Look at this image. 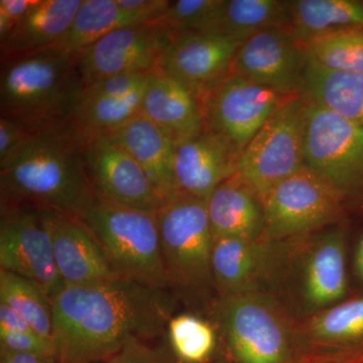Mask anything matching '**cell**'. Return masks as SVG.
Masks as SVG:
<instances>
[{
	"instance_id": "obj_1",
	"label": "cell",
	"mask_w": 363,
	"mask_h": 363,
	"mask_svg": "<svg viewBox=\"0 0 363 363\" xmlns=\"http://www.w3.org/2000/svg\"><path fill=\"white\" fill-rule=\"evenodd\" d=\"M166 291L118 278L66 285L52 300V347L59 363L108 362L131 338L150 341L168 328Z\"/></svg>"
},
{
	"instance_id": "obj_2",
	"label": "cell",
	"mask_w": 363,
	"mask_h": 363,
	"mask_svg": "<svg viewBox=\"0 0 363 363\" xmlns=\"http://www.w3.org/2000/svg\"><path fill=\"white\" fill-rule=\"evenodd\" d=\"M2 200L30 202L82 220L97 197L83 157V135L72 123L30 133L20 149L0 164Z\"/></svg>"
},
{
	"instance_id": "obj_3",
	"label": "cell",
	"mask_w": 363,
	"mask_h": 363,
	"mask_svg": "<svg viewBox=\"0 0 363 363\" xmlns=\"http://www.w3.org/2000/svg\"><path fill=\"white\" fill-rule=\"evenodd\" d=\"M84 83L78 55L52 47L1 62L0 116L16 119L32 131L69 123Z\"/></svg>"
},
{
	"instance_id": "obj_4",
	"label": "cell",
	"mask_w": 363,
	"mask_h": 363,
	"mask_svg": "<svg viewBox=\"0 0 363 363\" xmlns=\"http://www.w3.org/2000/svg\"><path fill=\"white\" fill-rule=\"evenodd\" d=\"M213 315L233 363H302L297 325L271 296L219 297Z\"/></svg>"
},
{
	"instance_id": "obj_5",
	"label": "cell",
	"mask_w": 363,
	"mask_h": 363,
	"mask_svg": "<svg viewBox=\"0 0 363 363\" xmlns=\"http://www.w3.org/2000/svg\"><path fill=\"white\" fill-rule=\"evenodd\" d=\"M82 221L117 276L157 290L169 288L157 212L119 206L97 198Z\"/></svg>"
},
{
	"instance_id": "obj_6",
	"label": "cell",
	"mask_w": 363,
	"mask_h": 363,
	"mask_svg": "<svg viewBox=\"0 0 363 363\" xmlns=\"http://www.w3.org/2000/svg\"><path fill=\"white\" fill-rule=\"evenodd\" d=\"M169 288L190 296L215 288L212 277L214 235L207 201L176 196L157 212Z\"/></svg>"
},
{
	"instance_id": "obj_7",
	"label": "cell",
	"mask_w": 363,
	"mask_h": 363,
	"mask_svg": "<svg viewBox=\"0 0 363 363\" xmlns=\"http://www.w3.org/2000/svg\"><path fill=\"white\" fill-rule=\"evenodd\" d=\"M304 121L305 99L297 95L269 117L240 152L236 174L260 201L304 167Z\"/></svg>"
},
{
	"instance_id": "obj_8",
	"label": "cell",
	"mask_w": 363,
	"mask_h": 363,
	"mask_svg": "<svg viewBox=\"0 0 363 363\" xmlns=\"http://www.w3.org/2000/svg\"><path fill=\"white\" fill-rule=\"evenodd\" d=\"M303 152L306 168L340 194L363 188L362 124L305 99Z\"/></svg>"
},
{
	"instance_id": "obj_9",
	"label": "cell",
	"mask_w": 363,
	"mask_h": 363,
	"mask_svg": "<svg viewBox=\"0 0 363 363\" xmlns=\"http://www.w3.org/2000/svg\"><path fill=\"white\" fill-rule=\"evenodd\" d=\"M343 198L337 190L303 167L262 200V240L276 242L302 240L337 220Z\"/></svg>"
},
{
	"instance_id": "obj_10",
	"label": "cell",
	"mask_w": 363,
	"mask_h": 363,
	"mask_svg": "<svg viewBox=\"0 0 363 363\" xmlns=\"http://www.w3.org/2000/svg\"><path fill=\"white\" fill-rule=\"evenodd\" d=\"M86 172L98 199L157 212L168 203L138 162L109 133H83Z\"/></svg>"
},
{
	"instance_id": "obj_11",
	"label": "cell",
	"mask_w": 363,
	"mask_h": 363,
	"mask_svg": "<svg viewBox=\"0 0 363 363\" xmlns=\"http://www.w3.org/2000/svg\"><path fill=\"white\" fill-rule=\"evenodd\" d=\"M301 95V94H300ZM289 95L238 75H229L202 100L205 128L242 152Z\"/></svg>"
},
{
	"instance_id": "obj_12",
	"label": "cell",
	"mask_w": 363,
	"mask_h": 363,
	"mask_svg": "<svg viewBox=\"0 0 363 363\" xmlns=\"http://www.w3.org/2000/svg\"><path fill=\"white\" fill-rule=\"evenodd\" d=\"M173 38L154 21L113 30L78 55L83 83L123 74L156 73Z\"/></svg>"
},
{
	"instance_id": "obj_13",
	"label": "cell",
	"mask_w": 363,
	"mask_h": 363,
	"mask_svg": "<svg viewBox=\"0 0 363 363\" xmlns=\"http://www.w3.org/2000/svg\"><path fill=\"white\" fill-rule=\"evenodd\" d=\"M0 267L37 284L51 300L66 286L55 262L51 236L38 208L21 210L9 206L2 212Z\"/></svg>"
},
{
	"instance_id": "obj_14",
	"label": "cell",
	"mask_w": 363,
	"mask_h": 363,
	"mask_svg": "<svg viewBox=\"0 0 363 363\" xmlns=\"http://www.w3.org/2000/svg\"><path fill=\"white\" fill-rule=\"evenodd\" d=\"M307 61L304 45L289 30L267 28L240 45L230 75L250 79L285 94L300 95Z\"/></svg>"
},
{
	"instance_id": "obj_15",
	"label": "cell",
	"mask_w": 363,
	"mask_h": 363,
	"mask_svg": "<svg viewBox=\"0 0 363 363\" xmlns=\"http://www.w3.org/2000/svg\"><path fill=\"white\" fill-rule=\"evenodd\" d=\"M240 44L221 33H188L174 35L159 71L185 85L204 99L229 75Z\"/></svg>"
},
{
	"instance_id": "obj_16",
	"label": "cell",
	"mask_w": 363,
	"mask_h": 363,
	"mask_svg": "<svg viewBox=\"0 0 363 363\" xmlns=\"http://www.w3.org/2000/svg\"><path fill=\"white\" fill-rule=\"evenodd\" d=\"M296 240L216 238L212 252V277L220 297L264 293L259 286L285 264L297 247Z\"/></svg>"
},
{
	"instance_id": "obj_17",
	"label": "cell",
	"mask_w": 363,
	"mask_h": 363,
	"mask_svg": "<svg viewBox=\"0 0 363 363\" xmlns=\"http://www.w3.org/2000/svg\"><path fill=\"white\" fill-rule=\"evenodd\" d=\"M38 209L51 236L55 262L65 285H89L118 278L84 222L55 210Z\"/></svg>"
},
{
	"instance_id": "obj_18",
	"label": "cell",
	"mask_w": 363,
	"mask_h": 363,
	"mask_svg": "<svg viewBox=\"0 0 363 363\" xmlns=\"http://www.w3.org/2000/svg\"><path fill=\"white\" fill-rule=\"evenodd\" d=\"M240 152L213 131L176 143L174 174L180 195L207 201L224 181L235 175Z\"/></svg>"
},
{
	"instance_id": "obj_19",
	"label": "cell",
	"mask_w": 363,
	"mask_h": 363,
	"mask_svg": "<svg viewBox=\"0 0 363 363\" xmlns=\"http://www.w3.org/2000/svg\"><path fill=\"white\" fill-rule=\"evenodd\" d=\"M303 362L363 357V297L344 300L297 325Z\"/></svg>"
},
{
	"instance_id": "obj_20",
	"label": "cell",
	"mask_w": 363,
	"mask_h": 363,
	"mask_svg": "<svg viewBox=\"0 0 363 363\" xmlns=\"http://www.w3.org/2000/svg\"><path fill=\"white\" fill-rule=\"evenodd\" d=\"M347 293L345 231L334 228L306 250L301 296L313 315L342 302Z\"/></svg>"
},
{
	"instance_id": "obj_21",
	"label": "cell",
	"mask_w": 363,
	"mask_h": 363,
	"mask_svg": "<svg viewBox=\"0 0 363 363\" xmlns=\"http://www.w3.org/2000/svg\"><path fill=\"white\" fill-rule=\"evenodd\" d=\"M140 114L169 133L176 143L205 130L201 100L160 71L150 76L145 86Z\"/></svg>"
},
{
	"instance_id": "obj_22",
	"label": "cell",
	"mask_w": 363,
	"mask_h": 363,
	"mask_svg": "<svg viewBox=\"0 0 363 363\" xmlns=\"http://www.w3.org/2000/svg\"><path fill=\"white\" fill-rule=\"evenodd\" d=\"M109 135L138 162L168 201L180 195L174 174L176 140L173 136L140 113Z\"/></svg>"
},
{
	"instance_id": "obj_23",
	"label": "cell",
	"mask_w": 363,
	"mask_h": 363,
	"mask_svg": "<svg viewBox=\"0 0 363 363\" xmlns=\"http://www.w3.org/2000/svg\"><path fill=\"white\" fill-rule=\"evenodd\" d=\"M208 216L214 240H262V203L238 174L224 181L207 200Z\"/></svg>"
},
{
	"instance_id": "obj_24",
	"label": "cell",
	"mask_w": 363,
	"mask_h": 363,
	"mask_svg": "<svg viewBox=\"0 0 363 363\" xmlns=\"http://www.w3.org/2000/svg\"><path fill=\"white\" fill-rule=\"evenodd\" d=\"M83 0H40L1 45V62L26 56L59 44Z\"/></svg>"
},
{
	"instance_id": "obj_25",
	"label": "cell",
	"mask_w": 363,
	"mask_h": 363,
	"mask_svg": "<svg viewBox=\"0 0 363 363\" xmlns=\"http://www.w3.org/2000/svg\"><path fill=\"white\" fill-rule=\"evenodd\" d=\"M301 94L363 125V73L328 70L308 59Z\"/></svg>"
},
{
	"instance_id": "obj_26",
	"label": "cell",
	"mask_w": 363,
	"mask_h": 363,
	"mask_svg": "<svg viewBox=\"0 0 363 363\" xmlns=\"http://www.w3.org/2000/svg\"><path fill=\"white\" fill-rule=\"evenodd\" d=\"M345 28H363V0L288 1L286 30L300 42Z\"/></svg>"
},
{
	"instance_id": "obj_27",
	"label": "cell",
	"mask_w": 363,
	"mask_h": 363,
	"mask_svg": "<svg viewBox=\"0 0 363 363\" xmlns=\"http://www.w3.org/2000/svg\"><path fill=\"white\" fill-rule=\"evenodd\" d=\"M147 23L124 11L117 0H83L73 23L56 47L79 55L113 30Z\"/></svg>"
},
{
	"instance_id": "obj_28",
	"label": "cell",
	"mask_w": 363,
	"mask_h": 363,
	"mask_svg": "<svg viewBox=\"0 0 363 363\" xmlns=\"http://www.w3.org/2000/svg\"><path fill=\"white\" fill-rule=\"evenodd\" d=\"M288 26V1L279 0H226L221 33L242 44L255 33Z\"/></svg>"
},
{
	"instance_id": "obj_29",
	"label": "cell",
	"mask_w": 363,
	"mask_h": 363,
	"mask_svg": "<svg viewBox=\"0 0 363 363\" xmlns=\"http://www.w3.org/2000/svg\"><path fill=\"white\" fill-rule=\"evenodd\" d=\"M0 302L6 303L20 313L35 333L52 342V300L40 286L13 272L1 269Z\"/></svg>"
},
{
	"instance_id": "obj_30",
	"label": "cell",
	"mask_w": 363,
	"mask_h": 363,
	"mask_svg": "<svg viewBox=\"0 0 363 363\" xmlns=\"http://www.w3.org/2000/svg\"><path fill=\"white\" fill-rule=\"evenodd\" d=\"M307 58L331 71L363 73V28H345L305 40Z\"/></svg>"
},
{
	"instance_id": "obj_31",
	"label": "cell",
	"mask_w": 363,
	"mask_h": 363,
	"mask_svg": "<svg viewBox=\"0 0 363 363\" xmlns=\"http://www.w3.org/2000/svg\"><path fill=\"white\" fill-rule=\"evenodd\" d=\"M145 87L123 97L80 99L72 123L85 135L111 133L140 113Z\"/></svg>"
},
{
	"instance_id": "obj_32",
	"label": "cell",
	"mask_w": 363,
	"mask_h": 363,
	"mask_svg": "<svg viewBox=\"0 0 363 363\" xmlns=\"http://www.w3.org/2000/svg\"><path fill=\"white\" fill-rule=\"evenodd\" d=\"M226 0L171 1L164 13L154 21L173 35L188 33H221Z\"/></svg>"
},
{
	"instance_id": "obj_33",
	"label": "cell",
	"mask_w": 363,
	"mask_h": 363,
	"mask_svg": "<svg viewBox=\"0 0 363 363\" xmlns=\"http://www.w3.org/2000/svg\"><path fill=\"white\" fill-rule=\"evenodd\" d=\"M172 350L183 363H204L217 346L216 329L206 320L190 314L172 317L168 324Z\"/></svg>"
},
{
	"instance_id": "obj_34",
	"label": "cell",
	"mask_w": 363,
	"mask_h": 363,
	"mask_svg": "<svg viewBox=\"0 0 363 363\" xmlns=\"http://www.w3.org/2000/svg\"><path fill=\"white\" fill-rule=\"evenodd\" d=\"M152 74H123L93 81L84 85L80 99L126 96L145 87Z\"/></svg>"
},
{
	"instance_id": "obj_35",
	"label": "cell",
	"mask_w": 363,
	"mask_h": 363,
	"mask_svg": "<svg viewBox=\"0 0 363 363\" xmlns=\"http://www.w3.org/2000/svg\"><path fill=\"white\" fill-rule=\"evenodd\" d=\"M0 350L2 355L54 354L51 341L43 338L35 332H4L0 333Z\"/></svg>"
},
{
	"instance_id": "obj_36",
	"label": "cell",
	"mask_w": 363,
	"mask_h": 363,
	"mask_svg": "<svg viewBox=\"0 0 363 363\" xmlns=\"http://www.w3.org/2000/svg\"><path fill=\"white\" fill-rule=\"evenodd\" d=\"M147 341L131 338L107 363H174L164 350L152 347Z\"/></svg>"
},
{
	"instance_id": "obj_37",
	"label": "cell",
	"mask_w": 363,
	"mask_h": 363,
	"mask_svg": "<svg viewBox=\"0 0 363 363\" xmlns=\"http://www.w3.org/2000/svg\"><path fill=\"white\" fill-rule=\"evenodd\" d=\"M28 135L30 131L20 121L0 116V164L13 156Z\"/></svg>"
},
{
	"instance_id": "obj_38",
	"label": "cell",
	"mask_w": 363,
	"mask_h": 363,
	"mask_svg": "<svg viewBox=\"0 0 363 363\" xmlns=\"http://www.w3.org/2000/svg\"><path fill=\"white\" fill-rule=\"evenodd\" d=\"M40 0H0V44Z\"/></svg>"
},
{
	"instance_id": "obj_39",
	"label": "cell",
	"mask_w": 363,
	"mask_h": 363,
	"mask_svg": "<svg viewBox=\"0 0 363 363\" xmlns=\"http://www.w3.org/2000/svg\"><path fill=\"white\" fill-rule=\"evenodd\" d=\"M30 331H33L32 327L20 313L6 303L0 302V333Z\"/></svg>"
},
{
	"instance_id": "obj_40",
	"label": "cell",
	"mask_w": 363,
	"mask_h": 363,
	"mask_svg": "<svg viewBox=\"0 0 363 363\" xmlns=\"http://www.w3.org/2000/svg\"><path fill=\"white\" fill-rule=\"evenodd\" d=\"M0 363H59L52 355L9 354L2 355Z\"/></svg>"
},
{
	"instance_id": "obj_41",
	"label": "cell",
	"mask_w": 363,
	"mask_h": 363,
	"mask_svg": "<svg viewBox=\"0 0 363 363\" xmlns=\"http://www.w3.org/2000/svg\"><path fill=\"white\" fill-rule=\"evenodd\" d=\"M354 267L358 279L363 283V234L358 241L357 250H355Z\"/></svg>"
},
{
	"instance_id": "obj_42",
	"label": "cell",
	"mask_w": 363,
	"mask_h": 363,
	"mask_svg": "<svg viewBox=\"0 0 363 363\" xmlns=\"http://www.w3.org/2000/svg\"><path fill=\"white\" fill-rule=\"evenodd\" d=\"M302 363H363V358L336 360H312V362H303Z\"/></svg>"
}]
</instances>
